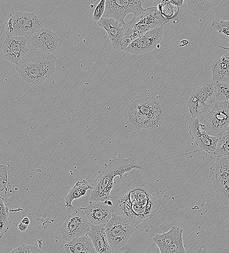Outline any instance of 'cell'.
Returning a JSON list of instances; mask_svg holds the SVG:
<instances>
[{"label":"cell","instance_id":"9","mask_svg":"<svg viewBox=\"0 0 229 253\" xmlns=\"http://www.w3.org/2000/svg\"><path fill=\"white\" fill-rule=\"evenodd\" d=\"M215 103L213 82H206L192 90L187 107L191 117H199L210 110Z\"/></svg>","mask_w":229,"mask_h":253},{"label":"cell","instance_id":"11","mask_svg":"<svg viewBox=\"0 0 229 253\" xmlns=\"http://www.w3.org/2000/svg\"><path fill=\"white\" fill-rule=\"evenodd\" d=\"M72 212L59 228L63 239L66 241L87 234L91 227L84 212L80 208H76Z\"/></svg>","mask_w":229,"mask_h":253},{"label":"cell","instance_id":"34","mask_svg":"<svg viewBox=\"0 0 229 253\" xmlns=\"http://www.w3.org/2000/svg\"><path fill=\"white\" fill-rule=\"evenodd\" d=\"M27 228L28 225L21 222H20L18 225V229L22 232H24L25 231H26L27 229Z\"/></svg>","mask_w":229,"mask_h":253},{"label":"cell","instance_id":"5","mask_svg":"<svg viewBox=\"0 0 229 253\" xmlns=\"http://www.w3.org/2000/svg\"><path fill=\"white\" fill-rule=\"evenodd\" d=\"M169 20L163 18L157 7H151L134 16L127 22V26L121 44V50L124 51L133 41L148 32L163 27Z\"/></svg>","mask_w":229,"mask_h":253},{"label":"cell","instance_id":"23","mask_svg":"<svg viewBox=\"0 0 229 253\" xmlns=\"http://www.w3.org/2000/svg\"><path fill=\"white\" fill-rule=\"evenodd\" d=\"M183 230L180 227L172 226L168 232L156 234L153 238L160 251L165 249L175 240L183 237Z\"/></svg>","mask_w":229,"mask_h":253},{"label":"cell","instance_id":"12","mask_svg":"<svg viewBox=\"0 0 229 253\" xmlns=\"http://www.w3.org/2000/svg\"><path fill=\"white\" fill-rule=\"evenodd\" d=\"M143 2V0H107L102 17L124 21V18L128 14L132 13L135 16L144 10Z\"/></svg>","mask_w":229,"mask_h":253},{"label":"cell","instance_id":"33","mask_svg":"<svg viewBox=\"0 0 229 253\" xmlns=\"http://www.w3.org/2000/svg\"><path fill=\"white\" fill-rule=\"evenodd\" d=\"M8 174L5 165L0 164V192L6 188Z\"/></svg>","mask_w":229,"mask_h":253},{"label":"cell","instance_id":"21","mask_svg":"<svg viewBox=\"0 0 229 253\" xmlns=\"http://www.w3.org/2000/svg\"><path fill=\"white\" fill-rule=\"evenodd\" d=\"M212 82L229 83V52L215 59L211 65Z\"/></svg>","mask_w":229,"mask_h":253},{"label":"cell","instance_id":"26","mask_svg":"<svg viewBox=\"0 0 229 253\" xmlns=\"http://www.w3.org/2000/svg\"><path fill=\"white\" fill-rule=\"evenodd\" d=\"M10 225L9 209L4 204V198L0 196V239L7 232Z\"/></svg>","mask_w":229,"mask_h":253},{"label":"cell","instance_id":"4","mask_svg":"<svg viewBox=\"0 0 229 253\" xmlns=\"http://www.w3.org/2000/svg\"><path fill=\"white\" fill-rule=\"evenodd\" d=\"M56 61L52 54L29 50L16 69L25 82L38 85L55 72Z\"/></svg>","mask_w":229,"mask_h":253},{"label":"cell","instance_id":"13","mask_svg":"<svg viewBox=\"0 0 229 253\" xmlns=\"http://www.w3.org/2000/svg\"><path fill=\"white\" fill-rule=\"evenodd\" d=\"M59 39L57 35L51 30L41 28L28 38V46L29 50L52 54L57 48Z\"/></svg>","mask_w":229,"mask_h":253},{"label":"cell","instance_id":"10","mask_svg":"<svg viewBox=\"0 0 229 253\" xmlns=\"http://www.w3.org/2000/svg\"><path fill=\"white\" fill-rule=\"evenodd\" d=\"M104 228L112 250H118L125 246L134 231L133 226L124 218L114 213Z\"/></svg>","mask_w":229,"mask_h":253},{"label":"cell","instance_id":"35","mask_svg":"<svg viewBox=\"0 0 229 253\" xmlns=\"http://www.w3.org/2000/svg\"><path fill=\"white\" fill-rule=\"evenodd\" d=\"M21 222L28 226L30 223V220L27 217H25L21 220Z\"/></svg>","mask_w":229,"mask_h":253},{"label":"cell","instance_id":"3","mask_svg":"<svg viewBox=\"0 0 229 253\" xmlns=\"http://www.w3.org/2000/svg\"><path fill=\"white\" fill-rule=\"evenodd\" d=\"M123 111L127 121L138 129L158 128L166 114L164 104L152 97L134 100L124 108Z\"/></svg>","mask_w":229,"mask_h":253},{"label":"cell","instance_id":"17","mask_svg":"<svg viewBox=\"0 0 229 253\" xmlns=\"http://www.w3.org/2000/svg\"><path fill=\"white\" fill-rule=\"evenodd\" d=\"M91 225H105L111 218L113 215L112 207L106 202L90 201L86 207L80 208Z\"/></svg>","mask_w":229,"mask_h":253},{"label":"cell","instance_id":"37","mask_svg":"<svg viewBox=\"0 0 229 253\" xmlns=\"http://www.w3.org/2000/svg\"><path fill=\"white\" fill-rule=\"evenodd\" d=\"M227 132L229 133V126H228Z\"/></svg>","mask_w":229,"mask_h":253},{"label":"cell","instance_id":"32","mask_svg":"<svg viewBox=\"0 0 229 253\" xmlns=\"http://www.w3.org/2000/svg\"><path fill=\"white\" fill-rule=\"evenodd\" d=\"M105 0H101L95 8L92 16L94 21L97 22L102 17L105 11Z\"/></svg>","mask_w":229,"mask_h":253},{"label":"cell","instance_id":"2","mask_svg":"<svg viewBox=\"0 0 229 253\" xmlns=\"http://www.w3.org/2000/svg\"><path fill=\"white\" fill-rule=\"evenodd\" d=\"M133 169L149 171L147 164L135 154L131 153L127 158L122 154L114 156L98 172L96 177L91 181L93 188L89 198V202H105L110 199L111 192L116 183L114 179L119 176L121 180L125 173Z\"/></svg>","mask_w":229,"mask_h":253},{"label":"cell","instance_id":"16","mask_svg":"<svg viewBox=\"0 0 229 253\" xmlns=\"http://www.w3.org/2000/svg\"><path fill=\"white\" fill-rule=\"evenodd\" d=\"M2 50L6 58L18 65L29 51L28 39L19 36H7L3 43Z\"/></svg>","mask_w":229,"mask_h":253},{"label":"cell","instance_id":"28","mask_svg":"<svg viewBox=\"0 0 229 253\" xmlns=\"http://www.w3.org/2000/svg\"><path fill=\"white\" fill-rule=\"evenodd\" d=\"M214 155L229 158V133L227 132L218 138Z\"/></svg>","mask_w":229,"mask_h":253},{"label":"cell","instance_id":"30","mask_svg":"<svg viewBox=\"0 0 229 253\" xmlns=\"http://www.w3.org/2000/svg\"><path fill=\"white\" fill-rule=\"evenodd\" d=\"M160 252V253H186L183 237L175 240Z\"/></svg>","mask_w":229,"mask_h":253},{"label":"cell","instance_id":"24","mask_svg":"<svg viewBox=\"0 0 229 253\" xmlns=\"http://www.w3.org/2000/svg\"><path fill=\"white\" fill-rule=\"evenodd\" d=\"M157 8L161 16L169 20L174 18L178 11V6L172 0H162Z\"/></svg>","mask_w":229,"mask_h":253},{"label":"cell","instance_id":"22","mask_svg":"<svg viewBox=\"0 0 229 253\" xmlns=\"http://www.w3.org/2000/svg\"><path fill=\"white\" fill-rule=\"evenodd\" d=\"M91 183L84 179L77 181L69 191L65 197V207L69 211H73L76 208L73 205V201L85 196L88 190H93Z\"/></svg>","mask_w":229,"mask_h":253},{"label":"cell","instance_id":"29","mask_svg":"<svg viewBox=\"0 0 229 253\" xmlns=\"http://www.w3.org/2000/svg\"><path fill=\"white\" fill-rule=\"evenodd\" d=\"M211 27L214 31L226 35L229 37V20L215 19L212 21ZM219 47L226 50L229 52V47L223 46H219Z\"/></svg>","mask_w":229,"mask_h":253},{"label":"cell","instance_id":"19","mask_svg":"<svg viewBox=\"0 0 229 253\" xmlns=\"http://www.w3.org/2000/svg\"><path fill=\"white\" fill-rule=\"evenodd\" d=\"M87 234L90 237L96 253H111L104 225H91Z\"/></svg>","mask_w":229,"mask_h":253},{"label":"cell","instance_id":"14","mask_svg":"<svg viewBox=\"0 0 229 253\" xmlns=\"http://www.w3.org/2000/svg\"><path fill=\"white\" fill-rule=\"evenodd\" d=\"M163 35V27L153 29L133 41L124 51L133 54H144L159 48Z\"/></svg>","mask_w":229,"mask_h":253},{"label":"cell","instance_id":"27","mask_svg":"<svg viewBox=\"0 0 229 253\" xmlns=\"http://www.w3.org/2000/svg\"><path fill=\"white\" fill-rule=\"evenodd\" d=\"M213 89L215 102L229 103V83L225 82H214Z\"/></svg>","mask_w":229,"mask_h":253},{"label":"cell","instance_id":"7","mask_svg":"<svg viewBox=\"0 0 229 253\" xmlns=\"http://www.w3.org/2000/svg\"><path fill=\"white\" fill-rule=\"evenodd\" d=\"M209 178L217 201L229 206V158L217 157L210 168Z\"/></svg>","mask_w":229,"mask_h":253},{"label":"cell","instance_id":"31","mask_svg":"<svg viewBox=\"0 0 229 253\" xmlns=\"http://www.w3.org/2000/svg\"><path fill=\"white\" fill-rule=\"evenodd\" d=\"M9 253H42L37 247L29 245L22 244L14 249Z\"/></svg>","mask_w":229,"mask_h":253},{"label":"cell","instance_id":"6","mask_svg":"<svg viewBox=\"0 0 229 253\" xmlns=\"http://www.w3.org/2000/svg\"><path fill=\"white\" fill-rule=\"evenodd\" d=\"M199 121L209 135L219 138L228 131L229 103L215 102L211 109L199 116Z\"/></svg>","mask_w":229,"mask_h":253},{"label":"cell","instance_id":"18","mask_svg":"<svg viewBox=\"0 0 229 253\" xmlns=\"http://www.w3.org/2000/svg\"><path fill=\"white\" fill-rule=\"evenodd\" d=\"M96 23L106 30L114 49L121 51V44L127 23L125 21L106 17H102Z\"/></svg>","mask_w":229,"mask_h":253},{"label":"cell","instance_id":"25","mask_svg":"<svg viewBox=\"0 0 229 253\" xmlns=\"http://www.w3.org/2000/svg\"><path fill=\"white\" fill-rule=\"evenodd\" d=\"M189 8L194 12H205L216 6L220 0H184Z\"/></svg>","mask_w":229,"mask_h":253},{"label":"cell","instance_id":"20","mask_svg":"<svg viewBox=\"0 0 229 253\" xmlns=\"http://www.w3.org/2000/svg\"><path fill=\"white\" fill-rule=\"evenodd\" d=\"M64 248L66 253H96L92 240L87 234L67 241Z\"/></svg>","mask_w":229,"mask_h":253},{"label":"cell","instance_id":"15","mask_svg":"<svg viewBox=\"0 0 229 253\" xmlns=\"http://www.w3.org/2000/svg\"><path fill=\"white\" fill-rule=\"evenodd\" d=\"M189 134L200 150L213 154L218 138L209 135L199 122V117H191L189 124Z\"/></svg>","mask_w":229,"mask_h":253},{"label":"cell","instance_id":"1","mask_svg":"<svg viewBox=\"0 0 229 253\" xmlns=\"http://www.w3.org/2000/svg\"><path fill=\"white\" fill-rule=\"evenodd\" d=\"M113 212L135 227L152 218L161 204L158 188L149 182L126 181L111 196Z\"/></svg>","mask_w":229,"mask_h":253},{"label":"cell","instance_id":"36","mask_svg":"<svg viewBox=\"0 0 229 253\" xmlns=\"http://www.w3.org/2000/svg\"><path fill=\"white\" fill-rule=\"evenodd\" d=\"M173 1L178 7L182 6L183 5V2L184 1V0H173Z\"/></svg>","mask_w":229,"mask_h":253},{"label":"cell","instance_id":"8","mask_svg":"<svg viewBox=\"0 0 229 253\" xmlns=\"http://www.w3.org/2000/svg\"><path fill=\"white\" fill-rule=\"evenodd\" d=\"M42 23L34 13L18 12L11 15L5 23L7 36H19L28 38L41 28Z\"/></svg>","mask_w":229,"mask_h":253}]
</instances>
